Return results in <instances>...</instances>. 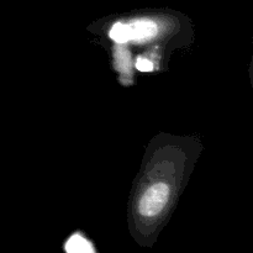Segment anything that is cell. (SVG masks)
Returning a JSON list of instances; mask_svg holds the SVG:
<instances>
[{"mask_svg":"<svg viewBox=\"0 0 253 253\" xmlns=\"http://www.w3.org/2000/svg\"><path fill=\"white\" fill-rule=\"evenodd\" d=\"M169 198V188L165 183H156L151 185L142 195L138 204L140 214L152 217L160 214L165 209Z\"/></svg>","mask_w":253,"mask_h":253,"instance_id":"6da1fadb","label":"cell"},{"mask_svg":"<svg viewBox=\"0 0 253 253\" xmlns=\"http://www.w3.org/2000/svg\"><path fill=\"white\" fill-rule=\"evenodd\" d=\"M131 32H132V40L137 42L148 41L157 34V26L155 22L150 20H138L130 25Z\"/></svg>","mask_w":253,"mask_h":253,"instance_id":"7a4b0ae2","label":"cell"},{"mask_svg":"<svg viewBox=\"0 0 253 253\" xmlns=\"http://www.w3.org/2000/svg\"><path fill=\"white\" fill-rule=\"evenodd\" d=\"M110 37L118 43H126L132 40V32H131L130 25L116 24L110 31Z\"/></svg>","mask_w":253,"mask_h":253,"instance_id":"3957f363","label":"cell"},{"mask_svg":"<svg viewBox=\"0 0 253 253\" xmlns=\"http://www.w3.org/2000/svg\"><path fill=\"white\" fill-rule=\"evenodd\" d=\"M67 251L69 252H86V251H93L90 247V245L83 239V237L76 236L72 237L71 240L67 244Z\"/></svg>","mask_w":253,"mask_h":253,"instance_id":"277c9868","label":"cell"},{"mask_svg":"<svg viewBox=\"0 0 253 253\" xmlns=\"http://www.w3.org/2000/svg\"><path fill=\"white\" fill-rule=\"evenodd\" d=\"M136 68L141 72H151L153 71V63L146 58H138L136 62Z\"/></svg>","mask_w":253,"mask_h":253,"instance_id":"5b68a950","label":"cell"}]
</instances>
